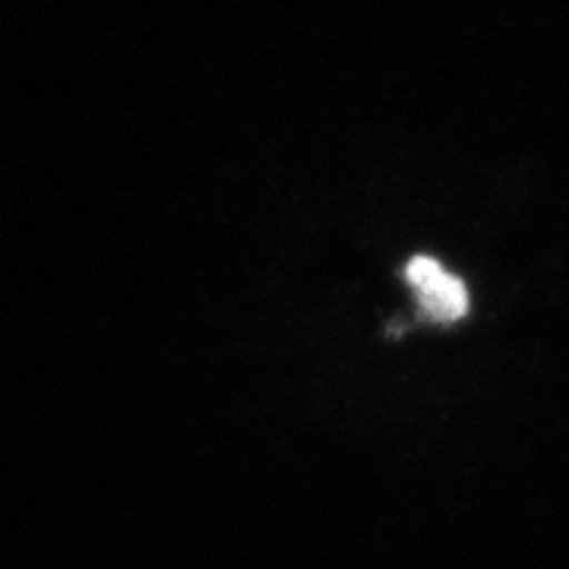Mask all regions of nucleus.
<instances>
[{"label": "nucleus", "mask_w": 569, "mask_h": 569, "mask_svg": "<svg viewBox=\"0 0 569 569\" xmlns=\"http://www.w3.org/2000/svg\"><path fill=\"white\" fill-rule=\"evenodd\" d=\"M406 279L418 298V307L430 323H456L468 313V291L449 269L430 260L415 257L406 269Z\"/></svg>", "instance_id": "obj_1"}]
</instances>
